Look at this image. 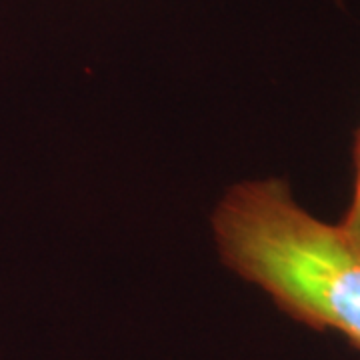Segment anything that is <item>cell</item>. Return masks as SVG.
<instances>
[{
    "label": "cell",
    "instance_id": "cell-1",
    "mask_svg": "<svg viewBox=\"0 0 360 360\" xmlns=\"http://www.w3.org/2000/svg\"><path fill=\"white\" fill-rule=\"evenodd\" d=\"M222 262L292 321L360 350V250L295 200L283 179L232 186L212 214Z\"/></svg>",
    "mask_w": 360,
    "mask_h": 360
},
{
    "label": "cell",
    "instance_id": "cell-2",
    "mask_svg": "<svg viewBox=\"0 0 360 360\" xmlns=\"http://www.w3.org/2000/svg\"><path fill=\"white\" fill-rule=\"evenodd\" d=\"M352 165H354V184H352V200L348 205L347 214L338 229L352 245L360 250V129L354 136V150H352Z\"/></svg>",
    "mask_w": 360,
    "mask_h": 360
}]
</instances>
